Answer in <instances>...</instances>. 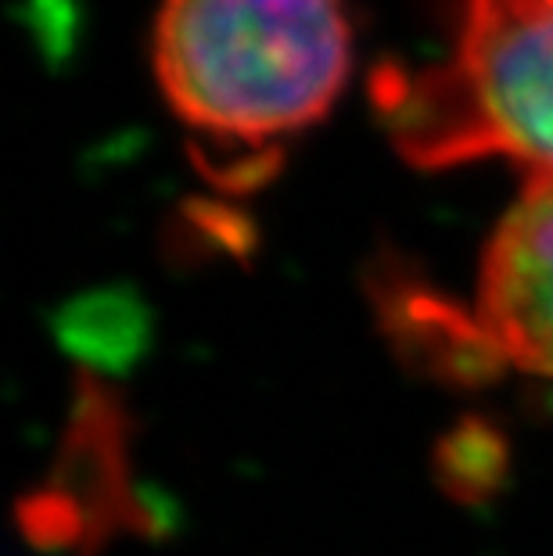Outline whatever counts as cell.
Instances as JSON below:
<instances>
[{"instance_id":"2","label":"cell","mask_w":553,"mask_h":556,"mask_svg":"<svg viewBox=\"0 0 553 556\" xmlns=\"http://www.w3.org/2000/svg\"><path fill=\"white\" fill-rule=\"evenodd\" d=\"M374 104L410 165L514 162L553 173V0H461L428 65H385Z\"/></svg>"},{"instance_id":"3","label":"cell","mask_w":553,"mask_h":556,"mask_svg":"<svg viewBox=\"0 0 553 556\" xmlns=\"http://www.w3.org/2000/svg\"><path fill=\"white\" fill-rule=\"evenodd\" d=\"M461 356L553 384V173H536L503 212L478 266Z\"/></svg>"},{"instance_id":"1","label":"cell","mask_w":553,"mask_h":556,"mask_svg":"<svg viewBox=\"0 0 553 556\" xmlns=\"http://www.w3.org/2000/svg\"><path fill=\"white\" fill-rule=\"evenodd\" d=\"M151 62L194 165L244 194L335 109L352 65L345 0H162Z\"/></svg>"}]
</instances>
